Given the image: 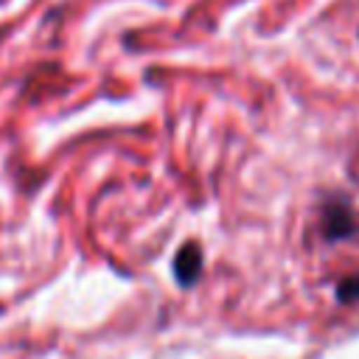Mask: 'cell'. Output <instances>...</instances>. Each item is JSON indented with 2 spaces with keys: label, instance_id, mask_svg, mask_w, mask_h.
I'll return each instance as SVG.
<instances>
[{
  "label": "cell",
  "instance_id": "6da1fadb",
  "mask_svg": "<svg viewBox=\"0 0 359 359\" xmlns=\"http://www.w3.org/2000/svg\"><path fill=\"white\" fill-rule=\"evenodd\" d=\"M323 230L331 241L337 238H345L353 233V216H351V208L342 205V202H331L323 213Z\"/></svg>",
  "mask_w": 359,
  "mask_h": 359
},
{
  "label": "cell",
  "instance_id": "7a4b0ae2",
  "mask_svg": "<svg viewBox=\"0 0 359 359\" xmlns=\"http://www.w3.org/2000/svg\"><path fill=\"white\" fill-rule=\"evenodd\" d=\"M199 272H202V250H199V244L188 241V244H182V250L174 258V275L182 286H188L199 278Z\"/></svg>",
  "mask_w": 359,
  "mask_h": 359
},
{
  "label": "cell",
  "instance_id": "3957f363",
  "mask_svg": "<svg viewBox=\"0 0 359 359\" xmlns=\"http://www.w3.org/2000/svg\"><path fill=\"white\" fill-rule=\"evenodd\" d=\"M337 297L339 300H359V275H351V278H345L339 286H337Z\"/></svg>",
  "mask_w": 359,
  "mask_h": 359
}]
</instances>
